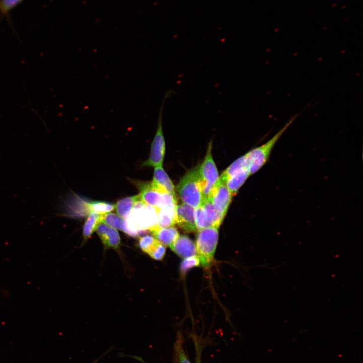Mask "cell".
Listing matches in <instances>:
<instances>
[{"label": "cell", "mask_w": 363, "mask_h": 363, "mask_svg": "<svg viewBox=\"0 0 363 363\" xmlns=\"http://www.w3.org/2000/svg\"><path fill=\"white\" fill-rule=\"evenodd\" d=\"M199 166L188 171L177 185L176 190L183 201L194 208L204 200L198 171Z\"/></svg>", "instance_id": "obj_1"}, {"label": "cell", "mask_w": 363, "mask_h": 363, "mask_svg": "<svg viewBox=\"0 0 363 363\" xmlns=\"http://www.w3.org/2000/svg\"><path fill=\"white\" fill-rule=\"evenodd\" d=\"M297 115L293 116L266 143L246 153L248 161L250 175L255 173L266 163L278 140L289 126L296 118Z\"/></svg>", "instance_id": "obj_2"}, {"label": "cell", "mask_w": 363, "mask_h": 363, "mask_svg": "<svg viewBox=\"0 0 363 363\" xmlns=\"http://www.w3.org/2000/svg\"><path fill=\"white\" fill-rule=\"evenodd\" d=\"M218 229L210 227L197 230L195 244L197 255L204 268L209 267L213 261L218 240Z\"/></svg>", "instance_id": "obj_3"}, {"label": "cell", "mask_w": 363, "mask_h": 363, "mask_svg": "<svg viewBox=\"0 0 363 363\" xmlns=\"http://www.w3.org/2000/svg\"><path fill=\"white\" fill-rule=\"evenodd\" d=\"M172 93L171 90L166 92L163 98L159 112L157 130L151 145L149 157L143 163V166L154 167L162 166L165 152V141L162 125L163 109L166 99Z\"/></svg>", "instance_id": "obj_4"}, {"label": "cell", "mask_w": 363, "mask_h": 363, "mask_svg": "<svg viewBox=\"0 0 363 363\" xmlns=\"http://www.w3.org/2000/svg\"><path fill=\"white\" fill-rule=\"evenodd\" d=\"M136 185L140 191V199L158 210L166 207H175L177 205L176 197L161 191L151 182H137Z\"/></svg>", "instance_id": "obj_5"}, {"label": "cell", "mask_w": 363, "mask_h": 363, "mask_svg": "<svg viewBox=\"0 0 363 363\" xmlns=\"http://www.w3.org/2000/svg\"><path fill=\"white\" fill-rule=\"evenodd\" d=\"M158 212V210L156 208L144 202L140 199L135 202L132 208L131 217L141 234L157 225Z\"/></svg>", "instance_id": "obj_6"}, {"label": "cell", "mask_w": 363, "mask_h": 363, "mask_svg": "<svg viewBox=\"0 0 363 363\" xmlns=\"http://www.w3.org/2000/svg\"><path fill=\"white\" fill-rule=\"evenodd\" d=\"M212 141H210L204 159L198 168L204 199H209L213 188L219 178L217 168L212 157Z\"/></svg>", "instance_id": "obj_7"}, {"label": "cell", "mask_w": 363, "mask_h": 363, "mask_svg": "<svg viewBox=\"0 0 363 363\" xmlns=\"http://www.w3.org/2000/svg\"><path fill=\"white\" fill-rule=\"evenodd\" d=\"M224 217L214 207L209 199H204L201 205L195 208L197 230L210 227L219 228Z\"/></svg>", "instance_id": "obj_8"}, {"label": "cell", "mask_w": 363, "mask_h": 363, "mask_svg": "<svg viewBox=\"0 0 363 363\" xmlns=\"http://www.w3.org/2000/svg\"><path fill=\"white\" fill-rule=\"evenodd\" d=\"M232 197L225 183L219 178L211 191L209 199L214 207L225 216Z\"/></svg>", "instance_id": "obj_9"}, {"label": "cell", "mask_w": 363, "mask_h": 363, "mask_svg": "<svg viewBox=\"0 0 363 363\" xmlns=\"http://www.w3.org/2000/svg\"><path fill=\"white\" fill-rule=\"evenodd\" d=\"M175 210V224L186 232L197 231L194 208L183 203L176 205Z\"/></svg>", "instance_id": "obj_10"}, {"label": "cell", "mask_w": 363, "mask_h": 363, "mask_svg": "<svg viewBox=\"0 0 363 363\" xmlns=\"http://www.w3.org/2000/svg\"><path fill=\"white\" fill-rule=\"evenodd\" d=\"M96 230L104 246L108 248L117 249L120 244V237L118 232L114 228L100 223Z\"/></svg>", "instance_id": "obj_11"}, {"label": "cell", "mask_w": 363, "mask_h": 363, "mask_svg": "<svg viewBox=\"0 0 363 363\" xmlns=\"http://www.w3.org/2000/svg\"><path fill=\"white\" fill-rule=\"evenodd\" d=\"M169 247L177 255L183 258L197 255L195 244L185 235H179Z\"/></svg>", "instance_id": "obj_12"}, {"label": "cell", "mask_w": 363, "mask_h": 363, "mask_svg": "<svg viewBox=\"0 0 363 363\" xmlns=\"http://www.w3.org/2000/svg\"><path fill=\"white\" fill-rule=\"evenodd\" d=\"M151 183L161 191L170 193L176 197L174 185L162 166L155 167Z\"/></svg>", "instance_id": "obj_13"}, {"label": "cell", "mask_w": 363, "mask_h": 363, "mask_svg": "<svg viewBox=\"0 0 363 363\" xmlns=\"http://www.w3.org/2000/svg\"><path fill=\"white\" fill-rule=\"evenodd\" d=\"M157 240L169 246L179 237V233L174 226L160 227L157 225L149 230Z\"/></svg>", "instance_id": "obj_14"}, {"label": "cell", "mask_w": 363, "mask_h": 363, "mask_svg": "<svg viewBox=\"0 0 363 363\" xmlns=\"http://www.w3.org/2000/svg\"><path fill=\"white\" fill-rule=\"evenodd\" d=\"M250 176L249 170L245 168L229 177L225 182L227 187L233 196Z\"/></svg>", "instance_id": "obj_15"}, {"label": "cell", "mask_w": 363, "mask_h": 363, "mask_svg": "<svg viewBox=\"0 0 363 363\" xmlns=\"http://www.w3.org/2000/svg\"><path fill=\"white\" fill-rule=\"evenodd\" d=\"M139 199H140V196L137 195L119 200L115 205L118 215L126 220L131 215L134 203Z\"/></svg>", "instance_id": "obj_16"}, {"label": "cell", "mask_w": 363, "mask_h": 363, "mask_svg": "<svg viewBox=\"0 0 363 363\" xmlns=\"http://www.w3.org/2000/svg\"><path fill=\"white\" fill-rule=\"evenodd\" d=\"M176 207H168L158 210V226L168 227L175 225Z\"/></svg>", "instance_id": "obj_17"}, {"label": "cell", "mask_w": 363, "mask_h": 363, "mask_svg": "<svg viewBox=\"0 0 363 363\" xmlns=\"http://www.w3.org/2000/svg\"><path fill=\"white\" fill-rule=\"evenodd\" d=\"M245 168L249 169L248 161L246 154L236 159L230 164L220 175L219 178L225 183L229 177Z\"/></svg>", "instance_id": "obj_18"}, {"label": "cell", "mask_w": 363, "mask_h": 363, "mask_svg": "<svg viewBox=\"0 0 363 363\" xmlns=\"http://www.w3.org/2000/svg\"><path fill=\"white\" fill-rule=\"evenodd\" d=\"M102 222L116 229L122 230L130 236L126 220L115 213L102 215Z\"/></svg>", "instance_id": "obj_19"}, {"label": "cell", "mask_w": 363, "mask_h": 363, "mask_svg": "<svg viewBox=\"0 0 363 363\" xmlns=\"http://www.w3.org/2000/svg\"><path fill=\"white\" fill-rule=\"evenodd\" d=\"M102 215L93 212L89 213V216L84 223L83 229V236L85 241L93 234L98 224L102 222Z\"/></svg>", "instance_id": "obj_20"}, {"label": "cell", "mask_w": 363, "mask_h": 363, "mask_svg": "<svg viewBox=\"0 0 363 363\" xmlns=\"http://www.w3.org/2000/svg\"><path fill=\"white\" fill-rule=\"evenodd\" d=\"M89 212H93L100 215H103L111 212L115 208V205L104 201H92L87 203Z\"/></svg>", "instance_id": "obj_21"}, {"label": "cell", "mask_w": 363, "mask_h": 363, "mask_svg": "<svg viewBox=\"0 0 363 363\" xmlns=\"http://www.w3.org/2000/svg\"><path fill=\"white\" fill-rule=\"evenodd\" d=\"M160 243L155 237L150 235L141 237L139 240L140 248L150 256L155 251Z\"/></svg>", "instance_id": "obj_22"}, {"label": "cell", "mask_w": 363, "mask_h": 363, "mask_svg": "<svg viewBox=\"0 0 363 363\" xmlns=\"http://www.w3.org/2000/svg\"><path fill=\"white\" fill-rule=\"evenodd\" d=\"M200 264V260L197 255L184 258L180 267L181 274L184 275L190 269L198 266Z\"/></svg>", "instance_id": "obj_23"}, {"label": "cell", "mask_w": 363, "mask_h": 363, "mask_svg": "<svg viewBox=\"0 0 363 363\" xmlns=\"http://www.w3.org/2000/svg\"><path fill=\"white\" fill-rule=\"evenodd\" d=\"M23 0H0V13L2 15L7 14Z\"/></svg>", "instance_id": "obj_24"}, {"label": "cell", "mask_w": 363, "mask_h": 363, "mask_svg": "<svg viewBox=\"0 0 363 363\" xmlns=\"http://www.w3.org/2000/svg\"><path fill=\"white\" fill-rule=\"evenodd\" d=\"M178 351L179 363H191L186 357L182 348L180 347Z\"/></svg>", "instance_id": "obj_25"}, {"label": "cell", "mask_w": 363, "mask_h": 363, "mask_svg": "<svg viewBox=\"0 0 363 363\" xmlns=\"http://www.w3.org/2000/svg\"><path fill=\"white\" fill-rule=\"evenodd\" d=\"M110 351V350H107L106 352L104 353L101 357H100L99 358H97L95 360H94L93 362L91 363H97L104 356H105L107 353H108Z\"/></svg>", "instance_id": "obj_26"}]
</instances>
